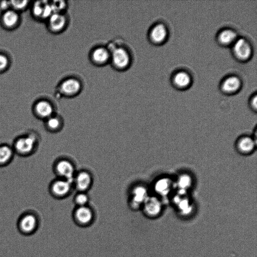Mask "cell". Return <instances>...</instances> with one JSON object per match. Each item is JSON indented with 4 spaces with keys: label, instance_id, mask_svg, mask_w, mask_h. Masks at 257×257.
<instances>
[{
    "label": "cell",
    "instance_id": "3",
    "mask_svg": "<svg viewBox=\"0 0 257 257\" xmlns=\"http://www.w3.org/2000/svg\"><path fill=\"white\" fill-rule=\"evenodd\" d=\"M40 225L39 215L31 209L26 210L21 214L17 221L18 230L24 236H30L35 233Z\"/></svg>",
    "mask_w": 257,
    "mask_h": 257
},
{
    "label": "cell",
    "instance_id": "15",
    "mask_svg": "<svg viewBox=\"0 0 257 257\" xmlns=\"http://www.w3.org/2000/svg\"><path fill=\"white\" fill-rule=\"evenodd\" d=\"M233 50L237 57L241 60H247L251 54V48L248 42L243 38H239L233 43Z\"/></svg>",
    "mask_w": 257,
    "mask_h": 257
},
{
    "label": "cell",
    "instance_id": "31",
    "mask_svg": "<svg viewBox=\"0 0 257 257\" xmlns=\"http://www.w3.org/2000/svg\"><path fill=\"white\" fill-rule=\"evenodd\" d=\"M11 9L10 1H0V11L2 13Z\"/></svg>",
    "mask_w": 257,
    "mask_h": 257
},
{
    "label": "cell",
    "instance_id": "18",
    "mask_svg": "<svg viewBox=\"0 0 257 257\" xmlns=\"http://www.w3.org/2000/svg\"><path fill=\"white\" fill-rule=\"evenodd\" d=\"M149 36L150 39L155 43L163 42L167 38V30L162 24L155 25L151 30Z\"/></svg>",
    "mask_w": 257,
    "mask_h": 257
},
{
    "label": "cell",
    "instance_id": "21",
    "mask_svg": "<svg viewBox=\"0 0 257 257\" xmlns=\"http://www.w3.org/2000/svg\"><path fill=\"white\" fill-rule=\"evenodd\" d=\"M172 187L171 180L166 177L158 179L155 183L154 188L156 192L161 195H167Z\"/></svg>",
    "mask_w": 257,
    "mask_h": 257
},
{
    "label": "cell",
    "instance_id": "1",
    "mask_svg": "<svg viewBox=\"0 0 257 257\" xmlns=\"http://www.w3.org/2000/svg\"><path fill=\"white\" fill-rule=\"evenodd\" d=\"M39 143L38 134L34 131L30 130L16 137L12 146L16 155L28 157L36 152Z\"/></svg>",
    "mask_w": 257,
    "mask_h": 257
},
{
    "label": "cell",
    "instance_id": "4",
    "mask_svg": "<svg viewBox=\"0 0 257 257\" xmlns=\"http://www.w3.org/2000/svg\"><path fill=\"white\" fill-rule=\"evenodd\" d=\"M82 88V83L78 78L70 76L60 82L57 88V93L61 96L72 97L79 94Z\"/></svg>",
    "mask_w": 257,
    "mask_h": 257
},
{
    "label": "cell",
    "instance_id": "24",
    "mask_svg": "<svg viewBox=\"0 0 257 257\" xmlns=\"http://www.w3.org/2000/svg\"><path fill=\"white\" fill-rule=\"evenodd\" d=\"M192 183V179L190 175L187 174H183L179 176L177 185L179 189V193L184 194L186 190L189 189Z\"/></svg>",
    "mask_w": 257,
    "mask_h": 257
},
{
    "label": "cell",
    "instance_id": "5",
    "mask_svg": "<svg viewBox=\"0 0 257 257\" xmlns=\"http://www.w3.org/2000/svg\"><path fill=\"white\" fill-rule=\"evenodd\" d=\"M94 213L92 209L87 205L77 206L73 213V219L77 226L86 228L93 224Z\"/></svg>",
    "mask_w": 257,
    "mask_h": 257
},
{
    "label": "cell",
    "instance_id": "8",
    "mask_svg": "<svg viewBox=\"0 0 257 257\" xmlns=\"http://www.w3.org/2000/svg\"><path fill=\"white\" fill-rule=\"evenodd\" d=\"M32 111L36 117L45 120L54 114V107L49 100L42 99L35 102Z\"/></svg>",
    "mask_w": 257,
    "mask_h": 257
},
{
    "label": "cell",
    "instance_id": "13",
    "mask_svg": "<svg viewBox=\"0 0 257 257\" xmlns=\"http://www.w3.org/2000/svg\"><path fill=\"white\" fill-rule=\"evenodd\" d=\"M57 174L72 183L74 179V168L71 162L63 160L58 161L55 165Z\"/></svg>",
    "mask_w": 257,
    "mask_h": 257
},
{
    "label": "cell",
    "instance_id": "16",
    "mask_svg": "<svg viewBox=\"0 0 257 257\" xmlns=\"http://www.w3.org/2000/svg\"><path fill=\"white\" fill-rule=\"evenodd\" d=\"M15 155L12 145L7 143L0 144V168L9 165Z\"/></svg>",
    "mask_w": 257,
    "mask_h": 257
},
{
    "label": "cell",
    "instance_id": "17",
    "mask_svg": "<svg viewBox=\"0 0 257 257\" xmlns=\"http://www.w3.org/2000/svg\"><path fill=\"white\" fill-rule=\"evenodd\" d=\"M71 184L65 179L57 180L51 185V192L56 197H63L69 192Z\"/></svg>",
    "mask_w": 257,
    "mask_h": 257
},
{
    "label": "cell",
    "instance_id": "22",
    "mask_svg": "<svg viewBox=\"0 0 257 257\" xmlns=\"http://www.w3.org/2000/svg\"><path fill=\"white\" fill-rule=\"evenodd\" d=\"M218 40L221 44L227 45L235 42L237 40V35L234 31L225 29L219 33Z\"/></svg>",
    "mask_w": 257,
    "mask_h": 257
},
{
    "label": "cell",
    "instance_id": "25",
    "mask_svg": "<svg viewBox=\"0 0 257 257\" xmlns=\"http://www.w3.org/2000/svg\"><path fill=\"white\" fill-rule=\"evenodd\" d=\"M174 202L177 205L180 212L183 215L188 214L192 211V207L187 198H181L180 196L174 198Z\"/></svg>",
    "mask_w": 257,
    "mask_h": 257
},
{
    "label": "cell",
    "instance_id": "9",
    "mask_svg": "<svg viewBox=\"0 0 257 257\" xmlns=\"http://www.w3.org/2000/svg\"><path fill=\"white\" fill-rule=\"evenodd\" d=\"M142 209L147 217L154 218L160 215L162 206L158 198L154 196H149L142 206Z\"/></svg>",
    "mask_w": 257,
    "mask_h": 257
},
{
    "label": "cell",
    "instance_id": "19",
    "mask_svg": "<svg viewBox=\"0 0 257 257\" xmlns=\"http://www.w3.org/2000/svg\"><path fill=\"white\" fill-rule=\"evenodd\" d=\"M74 181L75 182L77 189L83 192L90 186L92 178L89 173L86 171H82L74 177Z\"/></svg>",
    "mask_w": 257,
    "mask_h": 257
},
{
    "label": "cell",
    "instance_id": "7",
    "mask_svg": "<svg viewBox=\"0 0 257 257\" xmlns=\"http://www.w3.org/2000/svg\"><path fill=\"white\" fill-rule=\"evenodd\" d=\"M92 63L97 66H103L110 63V52L107 46H97L89 53Z\"/></svg>",
    "mask_w": 257,
    "mask_h": 257
},
{
    "label": "cell",
    "instance_id": "30",
    "mask_svg": "<svg viewBox=\"0 0 257 257\" xmlns=\"http://www.w3.org/2000/svg\"><path fill=\"white\" fill-rule=\"evenodd\" d=\"M10 60L5 54L0 53V73L6 71L10 66Z\"/></svg>",
    "mask_w": 257,
    "mask_h": 257
},
{
    "label": "cell",
    "instance_id": "32",
    "mask_svg": "<svg viewBox=\"0 0 257 257\" xmlns=\"http://www.w3.org/2000/svg\"><path fill=\"white\" fill-rule=\"evenodd\" d=\"M250 103H251V108L253 110H256V96H255L253 98H252Z\"/></svg>",
    "mask_w": 257,
    "mask_h": 257
},
{
    "label": "cell",
    "instance_id": "20",
    "mask_svg": "<svg viewBox=\"0 0 257 257\" xmlns=\"http://www.w3.org/2000/svg\"><path fill=\"white\" fill-rule=\"evenodd\" d=\"M240 79L235 76L227 77L221 85L222 90L225 93H232L237 91L240 87Z\"/></svg>",
    "mask_w": 257,
    "mask_h": 257
},
{
    "label": "cell",
    "instance_id": "23",
    "mask_svg": "<svg viewBox=\"0 0 257 257\" xmlns=\"http://www.w3.org/2000/svg\"><path fill=\"white\" fill-rule=\"evenodd\" d=\"M173 81L178 87L184 88L188 87L190 84L191 77L187 72L180 71L175 75Z\"/></svg>",
    "mask_w": 257,
    "mask_h": 257
},
{
    "label": "cell",
    "instance_id": "28",
    "mask_svg": "<svg viewBox=\"0 0 257 257\" xmlns=\"http://www.w3.org/2000/svg\"><path fill=\"white\" fill-rule=\"evenodd\" d=\"M53 13H65L67 7L66 1H55L50 2Z\"/></svg>",
    "mask_w": 257,
    "mask_h": 257
},
{
    "label": "cell",
    "instance_id": "10",
    "mask_svg": "<svg viewBox=\"0 0 257 257\" xmlns=\"http://www.w3.org/2000/svg\"><path fill=\"white\" fill-rule=\"evenodd\" d=\"M147 189L144 186L138 185L134 188L130 206L133 209L142 208L144 202L149 197Z\"/></svg>",
    "mask_w": 257,
    "mask_h": 257
},
{
    "label": "cell",
    "instance_id": "12",
    "mask_svg": "<svg viewBox=\"0 0 257 257\" xmlns=\"http://www.w3.org/2000/svg\"><path fill=\"white\" fill-rule=\"evenodd\" d=\"M256 141L252 137L243 136L239 137L235 143L237 151L243 155L252 153L256 147Z\"/></svg>",
    "mask_w": 257,
    "mask_h": 257
},
{
    "label": "cell",
    "instance_id": "6",
    "mask_svg": "<svg viewBox=\"0 0 257 257\" xmlns=\"http://www.w3.org/2000/svg\"><path fill=\"white\" fill-rule=\"evenodd\" d=\"M47 28L54 34L63 32L67 27L68 16L66 13H53L46 20Z\"/></svg>",
    "mask_w": 257,
    "mask_h": 257
},
{
    "label": "cell",
    "instance_id": "11",
    "mask_svg": "<svg viewBox=\"0 0 257 257\" xmlns=\"http://www.w3.org/2000/svg\"><path fill=\"white\" fill-rule=\"evenodd\" d=\"M0 22L3 27L7 30L14 29L20 22L19 13L12 9L4 12L1 16Z\"/></svg>",
    "mask_w": 257,
    "mask_h": 257
},
{
    "label": "cell",
    "instance_id": "26",
    "mask_svg": "<svg viewBox=\"0 0 257 257\" xmlns=\"http://www.w3.org/2000/svg\"><path fill=\"white\" fill-rule=\"evenodd\" d=\"M46 128L50 131H54L59 128L60 120L54 114L44 120Z\"/></svg>",
    "mask_w": 257,
    "mask_h": 257
},
{
    "label": "cell",
    "instance_id": "14",
    "mask_svg": "<svg viewBox=\"0 0 257 257\" xmlns=\"http://www.w3.org/2000/svg\"><path fill=\"white\" fill-rule=\"evenodd\" d=\"M53 13L50 2H37L33 5L32 14L37 19L46 21Z\"/></svg>",
    "mask_w": 257,
    "mask_h": 257
},
{
    "label": "cell",
    "instance_id": "29",
    "mask_svg": "<svg viewBox=\"0 0 257 257\" xmlns=\"http://www.w3.org/2000/svg\"><path fill=\"white\" fill-rule=\"evenodd\" d=\"M75 202L77 206L87 205L88 202V197L85 193L81 192L75 196Z\"/></svg>",
    "mask_w": 257,
    "mask_h": 257
},
{
    "label": "cell",
    "instance_id": "2",
    "mask_svg": "<svg viewBox=\"0 0 257 257\" xmlns=\"http://www.w3.org/2000/svg\"><path fill=\"white\" fill-rule=\"evenodd\" d=\"M110 55V63L113 68L124 71L130 68L132 63V54L124 44L111 42L107 46Z\"/></svg>",
    "mask_w": 257,
    "mask_h": 257
},
{
    "label": "cell",
    "instance_id": "27",
    "mask_svg": "<svg viewBox=\"0 0 257 257\" xmlns=\"http://www.w3.org/2000/svg\"><path fill=\"white\" fill-rule=\"evenodd\" d=\"M11 9L19 13L25 11L29 6V1H10Z\"/></svg>",
    "mask_w": 257,
    "mask_h": 257
}]
</instances>
